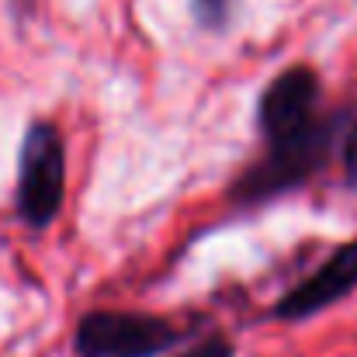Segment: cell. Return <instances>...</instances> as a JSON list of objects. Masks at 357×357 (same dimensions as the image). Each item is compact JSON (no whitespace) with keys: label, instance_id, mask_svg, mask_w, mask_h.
I'll return each instance as SVG.
<instances>
[{"label":"cell","instance_id":"obj_4","mask_svg":"<svg viewBox=\"0 0 357 357\" xmlns=\"http://www.w3.org/2000/svg\"><path fill=\"white\" fill-rule=\"evenodd\" d=\"M351 291H357V239L340 243L309 278L291 284L271 309L278 323H302L319 316L323 309H333Z\"/></svg>","mask_w":357,"mask_h":357},{"label":"cell","instance_id":"obj_7","mask_svg":"<svg viewBox=\"0 0 357 357\" xmlns=\"http://www.w3.org/2000/svg\"><path fill=\"white\" fill-rule=\"evenodd\" d=\"M344 174H347V184L357 188V121H351L344 135Z\"/></svg>","mask_w":357,"mask_h":357},{"label":"cell","instance_id":"obj_6","mask_svg":"<svg viewBox=\"0 0 357 357\" xmlns=\"http://www.w3.org/2000/svg\"><path fill=\"white\" fill-rule=\"evenodd\" d=\"M177 357H236V344L229 337H222V333H208L202 344L188 347L184 354H177Z\"/></svg>","mask_w":357,"mask_h":357},{"label":"cell","instance_id":"obj_5","mask_svg":"<svg viewBox=\"0 0 357 357\" xmlns=\"http://www.w3.org/2000/svg\"><path fill=\"white\" fill-rule=\"evenodd\" d=\"M233 3L236 0H191V17L202 31H226L229 21H233Z\"/></svg>","mask_w":357,"mask_h":357},{"label":"cell","instance_id":"obj_3","mask_svg":"<svg viewBox=\"0 0 357 357\" xmlns=\"http://www.w3.org/2000/svg\"><path fill=\"white\" fill-rule=\"evenodd\" d=\"M177 344H184V330L174 319L132 309H91L73 330L80 357H160Z\"/></svg>","mask_w":357,"mask_h":357},{"label":"cell","instance_id":"obj_1","mask_svg":"<svg viewBox=\"0 0 357 357\" xmlns=\"http://www.w3.org/2000/svg\"><path fill=\"white\" fill-rule=\"evenodd\" d=\"M257 128L264 156L250 163L229 188L236 208H260L309 184L326 163L340 135L351 128V112H323V80L312 66H284L257 101Z\"/></svg>","mask_w":357,"mask_h":357},{"label":"cell","instance_id":"obj_2","mask_svg":"<svg viewBox=\"0 0 357 357\" xmlns=\"http://www.w3.org/2000/svg\"><path fill=\"white\" fill-rule=\"evenodd\" d=\"M66 202V142L45 119L28 121L17 146L14 212L28 229H49Z\"/></svg>","mask_w":357,"mask_h":357}]
</instances>
